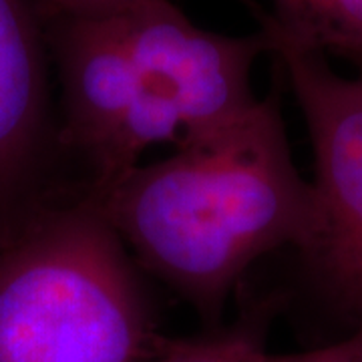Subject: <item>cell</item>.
Wrapping results in <instances>:
<instances>
[{
	"mask_svg": "<svg viewBox=\"0 0 362 362\" xmlns=\"http://www.w3.org/2000/svg\"><path fill=\"white\" fill-rule=\"evenodd\" d=\"M87 195L125 250L207 324L256 259L284 246L308 254L320 232L316 189L294 165L276 93Z\"/></svg>",
	"mask_w": 362,
	"mask_h": 362,
	"instance_id": "1",
	"label": "cell"
},
{
	"mask_svg": "<svg viewBox=\"0 0 362 362\" xmlns=\"http://www.w3.org/2000/svg\"><path fill=\"white\" fill-rule=\"evenodd\" d=\"M127 250L85 195L0 235V362H143L156 344Z\"/></svg>",
	"mask_w": 362,
	"mask_h": 362,
	"instance_id": "2",
	"label": "cell"
},
{
	"mask_svg": "<svg viewBox=\"0 0 362 362\" xmlns=\"http://www.w3.org/2000/svg\"><path fill=\"white\" fill-rule=\"evenodd\" d=\"M139 90L127 125L135 159L153 145L216 129L254 107L252 71L270 37H230L195 26L169 0H141L119 14Z\"/></svg>",
	"mask_w": 362,
	"mask_h": 362,
	"instance_id": "3",
	"label": "cell"
},
{
	"mask_svg": "<svg viewBox=\"0 0 362 362\" xmlns=\"http://www.w3.org/2000/svg\"><path fill=\"white\" fill-rule=\"evenodd\" d=\"M259 25L312 141L320 232L308 256L362 320V77H342L324 52L280 35L264 18Z\"/></svg>",
	"mask_w": 362,
	"mask_h": 362,
	"instance_id": "4",
	"label": "cell"
},
{
	"mask_svg": "<svg viewBox=\"0 0 362 362\" xmlns=\"http://www.w3.org/2000/svg\"><path fill=\"white\" fill-rule=\"evenodd\" d=\"M61 81L57 141L87 159L89 194H103L129 173L127 125L139 77L119 16L42 23Z\"/></svg>",
	"mask_w": 362,
	"mask_h": 362,
	"instance_id": "5",
	"label": "cell"
},
{
	"mask_svg": "<svg viewBox=\"0 0 362 362\" xmlns=\"http://www.w3.org/2000/svg\"><path fill=\"white\" fill-rule=\"evenodd\" d=\"M49 45L33 0H0V235L28 214L52 139Z\"/></svg>",
	"mask_w": 362,
	"mask_h": 362,
	"instance_id": "6",
	"label": "cell"
},
{
	"mask_svg": "<svg viewBox=\"0 0 362 362\" xmlns=\"http://www.w3.org/2000/svg\"><path fill=\"white\" fill-rule=\"evenodd\" d=\"M268 25L316 51L349 59L362 75V0H272Z\"/></svg>",
	"mask_w": 362,
	"mask_h": 362,
	"instance_id": "7",
	"label": "cell"
},
{
	"mask_svg": "<svg viewBox=\"0 0 362 362\" xmlns=\"http://www.w3.org/2000/svg\"><path fill=\"white\" fill-rule=\"evenodd\" d=\"M272 310V302L266 300L254 304L230 328L180 340L157 337L143 362H268L266 332Z\"/></svg>",
	"mask_w": 362,
	"mask_h": 362,
	"instance_id": "8",
	"label": "cell"
},
{
	"mask_svg": "<svg viewBox=\"0 0 362 362\" xmlns=\"http://www.w3.org/2000/svg\"><path fill=\"white\" fill-rule=\"evenodd\" d=\"M40 21L52 18H109L127 13L141 0H33Z\"/></svg>",
	"mask_w": 362,
	"mask_h": 362,
	"instance_id": "9",
	"label": "cell"
},
{
	"mask_svg": "<svg viewBox=\"0 0 362 362\" xmlns=\"http://www.w3.org/2000/svg\"><path fill=\"white\" fill-rule=\"evenodd\" d=\"M268 362H362V326L340 342L294 354H270Z\"/></svg>",
	"mask_w": 362,
	"mask_h": 362,
	"instance_id": "10",
	"label": "cell"
},
{
	"mask_svg": "<svg viewBox=\"0 0 362 362\" xmlns=\"http://www.w3.org/2000/svg\"><path fill=\"white\" fill-rule=\"evenodd\" d=\"M361 77H362V75H361Z\"/></svg>",
	"mask_w": 362,
	"mask_h": 362,
	"instance_id": "11",
	"label": "cell"
}]
</instances>
